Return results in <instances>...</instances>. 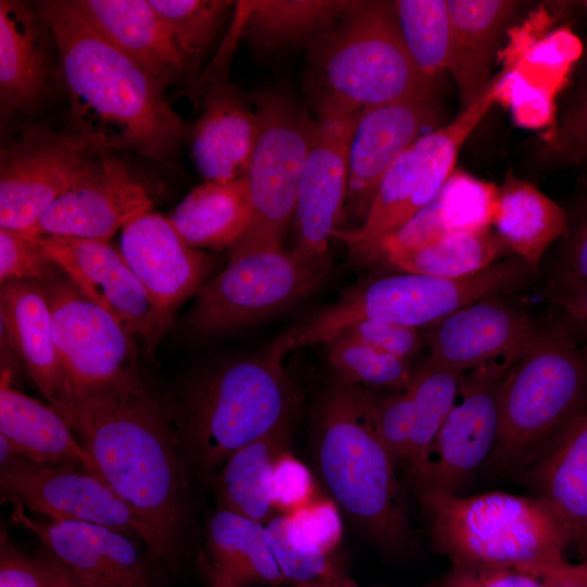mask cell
Instances as JSON below:
<instances>
[{
	"label": "cell",
	"instance_id": "obj_8",
	"mask_svg": "<svg viewBox=\"0 0 587 587\" xmlns=\"http://www.w3.org/2000/svg\"><path fill=\"white\" fill-rule=\"evenodd\" d=\"M529 271L514 257L460 278L400 273L362 279L312 313L309 330L324 342L362 321L423 329L469 304L512 288Z\"/></svg>",
	"mask_w": 587,
	"mask_h": 587
},
{
	"label": "cell",
	"instance_id": "obj_48",
	"mask_svg": "<svg viewBox=\"0 0 587 587\" xmlns=\"http://www.w3.org/2000/svg\"><path fill=\"white\" fill-rule=\"evenodd\" d=\"M0 587H48L38 557L22 551L3 529L0 539Z\"/></svg>",
	"mask_w": 587,
	"mask_h": 587
},
{
	"label": "cell",
	"instance_id": "obj_51",
	"mask_svg": "<svg viewBox=\"0 0 587 587\" xmlns=\"http://www.w3.org/2000/svg\"><path fill=\"white\" fill-rule=\"evenodd\" d=\"M46 574L48 587H87L76 579L46 550L36 554Z\"/></svg>",
	"mask_w": 587,
	"mask_h": 587
},
{
	"label": "cell",
	"instance_id": "obj_42",
	"mask_svg": "<svg viewBox=\"0 0 587 587\" xmlns=\"http://www.w3.org/2000/svg\"><path fill=\"white\" fill-rule=\"evenodd\" d=\"M63 271L30 237L0 228V283L26 280L50 285Z\"/></svg>",
	"mask_w": 587,
	"mask_h": 587
},
{
	"label": "cell",
	"instance_id": "obj_50",
	"mask_svg": "<svg viewBox=\"0 0 587 587\" xmlns=\"http://www.w3.org/2000/svg\"><path fill=\"white\" fill-rule=\"evenodd\" d=\"M552 297L572 326L587 340V287L552 289Z\"/></svg>",
	"mask_w": 587,
	"mask_h": 587
},
{
	"label": "cell",
	"instance_id": "obj_44",
	"mask_svg": "<svg viewBox=\"0 0 587 587\" xmlns=\"http://www.w3.org/2000/svg\"><path fill=\"white\" fill-rule=\"evenodd\" d=\"M271 495L274 510L279 511L278 514H289L316 497L311 471L289 450L275 462Z\"/></svg>",
	"mask_w": 587,
	"mask_h": 587
},
{
	"label": "cell",
	"instance_id": "obj_16",
	"mask_svg": "<svg viewBox=\"0 0 587 587\" xmlns=\"http://www.w3.org/2000/svg\"><path fill=\"white\" fill-rule=\"evenodd\" d=\"M312 142L300 177L294 247L300 257L315 264H330L329 241L338 230L349 182V149L362 111L320 104Z\"/></svg>",
	"mask_w": 587,
	"mask_h": 587
},
{
	"label": "cell",
	"instance_id": "obj_49",
	"mask_svg": "<svg viewBox=\"0 0 587 587\" xmlns=\"http://www.w3.org/2000/svg\"><path fill=\"white\" fill-rule=\"evenodd\" d=\"M550 143V152L563 161H587V92L569 111Z\"/></svg>",
	"mask_w": 587,
	"mask_h": 587
},
{
	"label": "cell",
	"instance_id": "obj_20",
	"mask_svg": "<svg viewBox=\"0 0 587 587\" xmlns=\"http://www.w3.org/2000/svg\"><path fill=\"white\" fill-rule=\"evenodd\" d=\"M8 502L12 520L32 532L87 587H153L147 564L128 535L90 523L36 519L20 502Z\"/></svg>",
	"mask_w": 587,
	"mask_h": 587
},
{
	"label": "cell",
	"instance_id": "obj_37",
	"mask_svg": "<svg viewBox=\"0 0 587 587\" xmlns=\"http://www.w3.org/2000/svg\"><path fill=\"white\" fill-rule=\"evenodd\" d=\"M463 372L432 357L413 366L404 388L410 407V440L405 466L412 471L424 458L454 405Z\"/></svg>",
	"mask_w": 587,
	"mask_h": 587
},
{
	"label": "cell",
	"instance_id": "obj_6",
	"mask_svg": "<svg viewBox=\"0 0 587 587\" xmlns=\"http://www.w3.org/2000/svg\"><path fill=\"white\" fill-rule=\"evenodd\" d=\"M309 51L315 107L359 112L434 92L412 62L388 1H354Z\"/></svg>",
	"mask_w": 587,
	"mask_h": 587
},
{
	"label": "cell",
	"instance_id": "obj_9",
	"mask_svg": "<svg viewBox=\"0 0 587 587\" xmlns=\"http://www.w3.org/2000/svg\"><path fill=\"white\" fill-rule=\"evenodd\" d=\"M329 268L280 246L230 254L228 265L199 291L183 332L209 338L258 323L310 296Z\"/></svg>",
	"mask_w": 587,
	"mask_h": 587
},
{
	"label": "cell",
	"instance_id": "obj_31",
	"mask_svg": "<svg viewBox=\"0 0 587 587\" xmlns=\"http://www.w3.org/2000/svg\"><path fill=\"white\" fill-rule=\"evenodd\" d=\"M520 2L510 0H448L452 25L449 71L458 86L461 109L487 86L492 53L501 30Z\"/></svg>",
	"mask_w": 587,
	"mask_h": 587
},
{
	"label": "cell",
	"instance_id": "obj_11",
	"mask_svg": "<svg viewBox=\"0 0 587 587\" xmlns=\"http://www.w3.org/2000/svg\"><path fill=\"white\" fill-rule=\"evenodd\" d=\"M246 96L258 120L246 174L252 218L230 254L280 246L282 233L295 215L298 186L315 127V118L282 91Z\"/></svg>",
	"mask_w": 587,
	"mask_h": 587
},
{
	"label": "cell",
	"instance_id": "obj_2",
	"mask_svg": "<svg viewBox=\"0 0 587 587\" xmlns=\"http://www.w3.org/2000/svg\"><path fill=\"white\" fill-rule=\"evenodd\" d=\"M63 417L98 474L155 529L171 560L187 523L189 492L168 408L139 377L72 400Z\"/></svg>",
	"mask_w": 587,
	"mask_h": 587
},
{
	"label": "cell",
	"instance_id": "obj_23",
	"mask_svg": "<svg viewBox=\"0 0 587 587\" xmlns=\"http://www.w3.org/2000/svg\"><path fill=\"white\" fill-rule=\"evenodd\" d=\"M191 133V155L205 182H232L247 174L258 132L247 96L218 76L203 93Z\"/></svg>",
	"mask_w": 587,
	"mask_h": 587
},
{
	"label": "cell",
	"instance_id": "obj_7",
	"mask_svg": "<svg viewBox=\"0 0 587 587\" xmlns=\"http://www.w3.org/2000/svg\"><path fill=\"white\" fill-rule=\"evenodd\" d=\"M577 335L573 326L542 329L508 370L494 466L527 465L587 405V340Z\"/></svg>",
	"mask_w": 587,
	"mask_h": 587
},
{
	"label": "cell",
	"instance_id": "obj_40",
	"mask_svg": "<svg viewBox=\"0 0 587 587\" xmlns=\"http://www.w3.org/2000/svg\"><path fill=\"white\" fill-rule=\"evenodd\" d=\"M192 71L233 4L223 0H148Z\"/></svg>",
	"mask_w": 587,
	"mask_h": 587
},
{
	"label": "cell",
	"instance_id": "obj_14",
	"mask_svg": "<svg viewBox=\"0 0 587 587\" xmlns=\"http://www.w3.org/2000/svg\"><path fill=\"white\" fill-rule=\"evenodd\" d=\"M105 151L76 132L26 129L0 154V228L27 234L64 192L87 178Z\"/></svg>",
	"mask_w": 587,
	"mask_h": 587
},
{
	"label": "cell",
	"instance_id": "obj_18",
	"mask_svg": "<svg viewBox=\"0 0 587 587\" xmlns=\"http://www.w3.org/2000/svg\"><path fill=\"white\" fill-rule=\"evenodd\" d=\"M544 328L497 296L469 304L422 329L429 357L461 372L512 364Z\"/></svg>",
	"mask_w": 587,
	"mask_h": 587
},
{
	"label": "cell",
	"instance_id": "obj_21",
	"mask_svg": "<svg viewBox=\"0 0 587 587\" xmlns=\"http://www.w3.org/2000/svg\"><path fill=\"white\" fill-rule=\"evenodd\" d=\"M149 210L152 201L145 186L122 160L105 152L97 168L60 196L24 235L109 241Z\"/></svg>",
	"mask_w": 587,
	"mask_h": 587
},
{
	"label": "cell",
	"instance_id": "obj_43",
	"mask_svg": "<svg viewBox=\"0 0 587 587\" xmlns=\"http://www.w3.org/2000/svg\"><path fill=\"white\" fill-rule=\"evenodd\" d=\"M339 334L409 362H413L425 346L422 329L383 321L358 322Z\"/></svg>",
	"mask_w": 587,
	"mask_h": 587
},
{
	"label": "cell",
	"instance_id": "obj_47",
	"mask_svg": "<svg viewBox=\"0 0 587 587\" xmlns=\"http://www.w3.org/2000/svg\"><path fill=\"white\" fill-rule=\"evenodd\" d=\"M559 251L552 289L587 287V210L575 224H569Z\"/></svg>",
	"mask_w": 587,
	"mask_h": 587
},
{
	"label": "cell",
	"instance_id": "obj_41",
	"mask_svg": "<svg viewBox=\"0 0 587 587\" xmlns=\"http://www.w3.org/2000/svg\"><path fill=\"white\" fill-rule=\"evenodd\" d=\"M265 534L282 576L290 586L340 572L330 555L311 542L287 514H275L265 524Z\"/></svg>",
	"mask_w": 587,
	"mask_h": 587
},
{
	"label": "cell",
	"instance_id": "obj_39",
	"mask_svg": "<svg viewBox=\"0 0 587 587\" xmlns=\"http://www.w3.org/2000/svg\"><path fill=\"white\" fill-rule=\"evenodd\" d=\"M329 366L338 379L379 390L408 386L412 362L385 353L339 334L324 344Z\"/></svg>",
	"mask_w": 587,
	"mask_h": 587
},
{
	"label": "cell",
	"instance_id": "obj_46",
	"mask_svg": "<svg viewBox=\"0 0 587 587\" xmlns=\"http://www.w3.org/2000/svg\"><path fill=\"white\" fill-rule=\"evenodd\" d=\"M428 587H549L547 577L503 567L452 565Z\"/></svg>",
	"mask_w": 587,
	"mask_h": 587
},
{
	"label": "cell",
	"instance_id": "obj_35",
	"mask_svg": "<svg viewBox=\"0 0 587 587\" xmlns=\"http://www.w3.org/2000/svg\"><path fill=\"white\" fill-rule=\"evenodd\" d=\"M354 1H240V32L263 53L308 47L330 27Z\"/></svg>",
	"mask_w": 587,
	"mask_h": 587
},
{
	"label": "cell",
	"instance_id": "obj_3",
	"mask_svg": "<svg viewBox=\"0 0 587 587\" xmlns=\"http://www.w3.org/2000/svg\"><path fill=\"white\" fill-rule=\"evenodd\" d=\"M378 390L334 378L313 414V453L337 505L377 546L400 552L412 528L397 477V462L375 425Z\"/></svg>",
	"mask_w": 587,
	"mask_h": 587
},
{
	"label": "cell",
	"instance_id": "obj_32",
	"mask_svg": "<svg viewBox=\"0 0 587 587\" xmlns=\"http://www.w3.org/2000/svg\"><path fill=\"white\" fill-rule=\"evenodd\" d=\"M492 225L509 252L536 272L546 250L565 235L569 218L539 188L509 172L498 187Z\"/></svg>",
	"mask_w": 587,
	"mask_h": 587
},
{
	"label": "cell",
	"instance_id": "obj_17",
	"mask_svg": "<svg viewBox=\"0 0 587 587\" xmlns=\"http://www.w3.org/2000/svg\"><path fill=\"white\" fill-rule=\"evenodd\" d=\"M90 301L111 313L152 354L170 324L110 241L28 236Z\"/></svg>",
	"mask_w": 587,
	"mask_h": 587
},
{
	"label": "cell",
	"instance_id": "obj_19",
	"mask_svg": "<svg viewBox=\"0 0 587 587\" xmlns=\"http://www.w3.org/2000/svg\"><path fill=\"white\" fill-rule=\"evenodd\" d=\"M435 93H425L363 110L349 149V182L345 205L364 221L378 186L397 158L439 124Z\"/></svg>",
	"mask_w": 587,
	"mask_h": 587
},
{
	"label": "cell",
	"instance_id": "obj_45",
	"mask_svg": "<svg viewBox=\"0 0 587 587\" xmlns=\"http://www.w3.org/2000/svg\"><path fill=\"white\" fill-rule=\"evenodd\" d=\"M301 533L330 555L342 538L339 507L332 498L316 496L308 504L287 514Z\"/></svg>",
	"mask_w": 587,
	"mask_h": 587
},
{
	"label": "cell",
	"instance_id": "obj_30",
	"mask_svg": "<svg viewBox=\"0 0 587 587\" xmlns=\"http://www.w3.org/2000/svg\"><path fill=\"white\" fill-rule=\"evenodd\" d=\"M200 563L211 587L285 583L267 545L265 525L226 510H217L209 521Z\"/></svg>",
	"mask_w": 587,
	"mask_h": 587
},
{
	"label": "cell",
	"instance_id": "obj_54",
	"mask_svg": "<svg viewBox=\"0 0 587 587\" xmlns=\"http://www.w3.org/2000/svg\"><path fill=\"white\" fill-rule=\"evenodd\" d=\"M583 3H584V5H585V8L587 9V1H584Z\"/></svg>",
	"mask_w": 587,
	"mask_h": 587
},
{
	"label": "cell",
	"instance_id": "obj_22",
	"mask_svg": "<svg viewBox=\"0 0 587 587\" xmlns=\"http://www.w3.org/2000/svg\"><path fill=\"white\" fill-rule=\"evenodd\" d=\"M118 250L170 325L212 268L207 253L189 246L167 217L152 210L123 227Z\"/></svg>",
	"mask_w": 587,
	"mask_h": 587
},
{
	"label": "cell",
	"instance_id": "obj_24",
	"mask_svg": "<svg viewBox=\"0 0 587 587\" xmlns=\"http://www.w3.org/2000/svg\"><path fill=\"white\" fill-rule=\"evenodd\" d=\"M498 187L455 168L438 195L395 233L361 249L366 262L384 254L419 247L457 233L490 229L497 210Z\"/></svg>",
	"mask_w": 587,
	"mask_h": 587
},
{
	"label": "cell",
	"instance_id": "obj_15",
	"mask_svg": "<svg viewBox=\"0 0 587 587\" xmlns=\"http://www.w3.org/2000/svg\"><path fill=\"white\" fill-rule=\"evenodd\" d=\"M510 367L463 372L454 405L424 458L409 472L417 492L458 494L488 458L499 433V395Z\"/></svg>",
	"mask_w": 587,
	"mask_h": 587
},
{
	"label": "cell",
	"instance_id": "obj_34",
	"mask_svg": "<svg viewBox=\"0 0 587 587\" xmlns=\"http://www.w3.org/2000/svg\"><path fill=\"white\" fill-rule=\"evenodd\" d=\"M290 439L291 417L232 453L216 476L217 510L267 523L275 515L271 495L274 465L289 450Z\"/></svg>",
	"mask_w": 587,
	"mask_h": 587
},
{
	"label": "cell",
	"instance_id": "obj_4",
	"mask_svg": "<svg viewBox=\"0 0 587 587\" xmlns=\"http://www.w3.org/2000/svg\"><path fill=\"white\" fill-rule=\"evenodd\" d=\"M290 350L283 334L263 351L215 365L191 380L170 413L184 454L200 470L222 466L236 450L292 416L297 394L284 365Z\"/></svg>",
	"mask_w": 587,
	"mask_h": 587
},
{
	"label": "cell",
	"instance_id": "obj_26",
	"mask_svg": "<svg viewBox=\"0 0 587 587\" xmlns=\"http://www.w3.org/2000/svg\"><path fill=\"white\" fill-rule=\"evenodd\" d=\"M74 7L112 46L164 88L191 72L148 0H75Z\"/></svg>",
	"mask_w": 587,
	"mask_h": 587
},
{
	"label": "cell",
	"instance_id": "obj_28",
	"mask_svg": "<svg viewBox=\"0 0 587 587\" xmlns=\"http://www.w3.org/2000/svg\"><path fill=\"white\" fill-rule=\"evenodd\" d=\"M12 371L0 380V435L20 454L40 464L76 465L98 473L97 466L73 429L51 404L13 387Z\"/></svg>",
	"mask_w": 587,
	"mask_h": 587
},
{
	"label": "cell",
	"instance_id": "obj_52",
	"mask_svg": "<svg viewBox=\"0 0 587 587\" xmlns=\"http://www.w3.org/2000/svg\"><path fill=\"white\" fill-rule=\"evenodd\" d=\"M546 577L549 587H587V563L566 562Z\"/></svg>",
	"mask_w": 587,
	"mask_h": 587
},
{
	"label": "cell",
	"instance_id": "obj_5",
	"mask_svg": "<svg viewBox=\"0 0 587 587\" xmlns=\"http://www.w3.org/2000/svg\"><path fill=\"white\" fill-rule=\"evenodd\" d=\"M434 547L452 565L503 567L546 577L566 563L567 535L538 496L503 491L417 492Z\"/></svg>",
	"mask_w": 587,
	"mask_h": 587
},
{
	"label": "cell",
	"instance_id": "obj_27",
	"mask_svg": "<svg viewBox=\"0 0 587 587\" xmlns=\"http://www.w3.org/2000/svg\"><path fill=\"white\" fill-rule=\"evenodd\" d=\"M537 496L587 555V405L527 464Z\"/></svg>",
	"mask_w": 587,
	"mask_h": 587
},
{
	"label": "cell",
	"instance_id": "obj_53",
	"mask_svg": "<svg viewBox=\"0 0 587 587\" xmlns=\"http://www.w3.org/2000/svg\"><path fill=\"white\" fill-rule=\"evenodd\" d=\"M334 575H332L329 577L322 578V579H317V580H314V582H310V583L291 585L290 587H333L332 586V577Z\"/></svg>",
	"mask_w": 587,
	"mask_h": 587
},
{
	"label": "cell",
	"instance_id": "obj_10",
	"mask_svg": "<svg viewBox=\"0 0 587 587\" xmlns=\"http://www.w3.org/2000/svg\"><path fill=\"white\" fill-rule=\"evenodd\" d=\"M504 70L492 76L478 96L448 124L415 140L384 175L360 226L336 230L334 238L350 250L395 233L438 195L455 170L464 142L497 101Z\"/></svg>",
	"mask_w": 587,
	"mask_h": 587
},
{
	"label": "cell",
	"instance_id": "obj_1",
	"mask_svg": "<svg viewBox=\"0 0 587 587\" xmlns=\"http://www.w3.org/2000/svg\"><path fill=\"white\" fill-rule=\"evenodd\" d=\"M37 14L59 53L74 132L101 151L170 162L187 126L165 88L105 40L73 1H40Z\"/></svg>",
	"mask_w": 587,
	"mask_h": 587
},
{
	"label": "cell",
	"instance_id": "obj_38",
	"mask_svg": "<svg viewBox=\"0 0 587 587\" xmlns=\"http://www.w3.org/2000/svg\"><path fill=\"white\" fill-rule=\"evenodd\" d=\"M408 53L422 78L434 86L449 71L452 25L448 0L391 1Z\"/></svg>",
	"mask_w": 587,
	"mask_h": 587
},
{
	"label": "cell",
	"instance_id": "obj_33",
	"mask_svg": "<svg viewBox=\"0 0 587 587\" xmlns=\"http://www.w3.org/2000/svg\"><path fill=\"white\" fill-rule=\"evenodd\" d=\"M167 218L196 249L232 250L245 236L252 218L246 175L232 182L204 180Z\"/></svg>",
	"mask_w": 587,
	"mask_h": 587
},
{
	"label": "cell",
	"instance_id": "obj_12",
	"mask_svg": "<svg viewBox=\"0 0 587 587\" xmlns=\"http://www.w3.org/2000/svg\"><path fill=\"white\" fill-rule=\"evenodd\" d=\"M43 287L65 385L62 416L72 400L140 377L136 338L111 313L66 275Z\"/></svg>",
	"mask_w": 587,
	"mask_h": 587
},
{
	"label": "cell",
	"instance_id": "obj_29",
	"mask_svg": "<svg viewBox=\"0 0 587 587\" xmlns=\"http://www.w3.org/2000/svg\"><path fill=\"white\" fill-rule=\"evenodd\" d=\"M43 22L25 3L0 1V109L2 120L32 110L50 76Z\"/></svg>",
	"mask_w": 587,
	"mask_h": 587
},
{
	"label": "cell",
	"instance_id": "obj_36",
	"mask_svg": "<svg viewBox=\"0 0 587 587\" xmlns=\"http://www.w3.org/2000/svg\"><path fill=\"white\" fill-rule=\"evenodd\" d=\"M507 254H510L507 247L488 229L451 234L419 247L386 253L377 261L401 273L460 278L487 268Z\"/></svg>",
	"mask_w": 587,
	"mask_h": 587
},
{
	"label": "cell",
	"instance_id": "obj_25",
	"mask_svg": "<svg viewBox=\"0 0 587 587\" xmlns=\"http://www.w3.org/2000/svg\"><path fill=\"white\" fill-rule=\"evenodd\" d=\"M0 324L2 339L49 404L60 412L65 385L45 287L26 280L1 284Z\"/></svg>",
	"mask_w": 587,
	"mask_h": 587
},
{
	"label": "cell",
	"instance_id": "obj_13",
	"mask_svg": "<svg viewBox=\"0 0 587 587\" xmlns=\"http://www.w3.org/2000/svg\"><path fill=\"white\" fill-rule=\"evenodd\" d=\"M0 490L2 500H15L49 520L102 525L138 537L154 558L166 560L155 529L96 472L17 454L0 464Z\"/></svg>",
	"mask_w": 587,
	"mask_h": 587
}]
</instances>
